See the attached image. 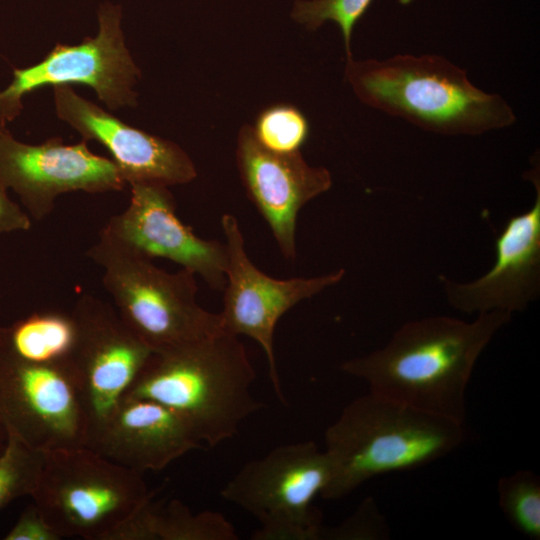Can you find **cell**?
<instances>
[{
    "label": "cell",
    "mask_w": 540,
    "mask_h": 540,
    "mask_svg": "<svg viewBox=\"0 0 540 540\" xmlns=\"http://www.w3.org/2000/svg\"><path fill=\"white\" fill-rule=\"evenodd\" d=\"M53 89L59 119L77 130L83 140L102 144L128 185L152 182L170 186L191 182L197 176L193 161L176 143L122 122L77 95L69 85Z\"/></svg>",
    "instance_id": "16"
},
{
    "label": "cell",
    "mask_w": 540,
    "mask_h": 540,
    "mask_svg": "<svg viewBox=\"0 0 540 540\" xmlns=\"http://www.w3.org/2000/svg\"><path fill=\"white\" fill-rule=\"evenodd\" d=\"M232 523L221 513H193L181 501L143 503L108 540H237Z\"/></svg>",
    "instance_id": "18"
},
{
    "label": "cell",
    "mask_w": 540,
    "mask_h": 540,
    "mask_svg": "<svg viewBox=\"0 0 540 540\" xmlns=\"http://www.w3.org/2000/svg\"><path fill=\"white\" fill-rule=\"evenodd\" d=\"M0 184L37 221L52 212L61 194L119 191L127 185L114 162L91 152L85 140L65 145L61 138H50L32 145L8 129L0 136Z\"/></svg>",
    "instance_id": "12"
},
{
    "label": "cell",
    "mask_w": 540,
    "mask_h": 540,
    "mask_svg": "<svg viewBox=\"0 0 540 540\" xmlns=\"http://www.w3.org/2000/svg\"><path fill=\"white\" fill-rule=\"evenodd\" d=\"M536 168L527 178L536 197L527 211L511 216L495 237V263L467 283L441 277L449 304L464 313L524 311L540 292V181Z\"/></svg>",
    "instance_id": "15"
},
{
    "label": "cell",
    "mask_w": 540,
    "mask_h": 540,
    "mask_svg": "<svg viewBox=\"0 0 540 540\" xmlns=\"http://www.w3.org/2000/svg\"><path fill=\"white\" fill-rule=\"evenodd\" d=\"M330 478L328 456L313 441L284 444L241 467L221 497L257 519L253 540H320L325 526L313 501Z\"/></svg>",
    "instance_id": "7"
},
{
    "label": "cell",
    "mask_w": 540,
    "mask_h": 540,
    "mask_svg": "<svg viewBox=\"0 0 540 540\" xmlns=\"http://www.w3.org/2000/svg\"><path fill=\"white\" fill-rule=\"evenodd\" d=\"M153 495L142 473L79 446L45 451L31 497L61 538L108 540Z\"/></svg>",
    "instance_id": "6"
},
{
    "label": "cell",
    "mask_w": 540,
    "mask_h": 540,
    "mask_svg": "<svg viewBox=\"0 0 540 540\" xmlns=\"http://www.w3.org/2000/svg\"><path fill=\"white\" fill-rule=\"evenodd\" d=\"M373 0H296L291 17L308 30H316L331 21L339 27L346 52L352 59L351 39L356 23L368 10Z\"/></svg>",
    "instance_id": "23"
},
{
    "label": "cell",
    "mask_w": 540,
    "mask_h": 540,
    "mask_svg": "<svg viewBox=\"0 0 540 540\" xmlns=\"http://www.w3.org/2000/svg\"><path fill=\"white\" fill-rule=\"evenodd\" d=\"M6 440H7V433L3 429V427L0 425V453L2 452V450L5 447Z\"/></svg>",
    "instance_id": "27"
},
{
    "label": "cell",
    "mask_w": 540,
    "mask_h": 540,
    "mask_svg": "<svg viewBox=\"0 0 540 540\" xmlns=\"http://www.w3.org/2000/svg\"><path fill=\"white\" fill-rule=\"evenodd\" d=\"M71 312L78 330L73 368L89 433L123 398L153 349L110 304L93 295L80 296Z\"/></svg>",
    "instance_id": "13"
},
{
    "label": "cell",
    "mask_w": 540,
    "mask_h": 540,
    "mask_svg": "<svg viewBox=\"0 0 540 540\" xmlns=\"http://www.w3.org/2000/svg\"><path fill=\"white\" fill-rule=\"evenodd\" d=\"M345 78L363 104L428 132L474 136L516 121L501 95L476 87L465 69L437 54L352 58Z\"/></svg>",
    "instance_id": "2"
},
{
    "label": "cell",
    "mask_w": 540,
    "mask_h": 540,
    "mask_svg": "<svg viewBox=\"0 0 540 540\" xmlns=\"http://www.w3.org/2000/svg\"><path fill=\"white\" fill-rule=\"evenodd\" d=\"M4 540H59L61 536L43 517L38 507H26L15 524L4 535Z\"/></svg>",
    "instance_id": "25"
},
{
    "label": "cell",
    "mask_w": 540,
    "mask_h": 540,
    "mask_svg": "<svg viewBox=\"0 0 540 540\" xmlns=\"http://www.w3.org/2000/svg\"><path fill=\"white\" fill-rule=\"evenodd\" d=\"M86 447L139 473L160 471L202 447L192 428L170 408L150 399L123 397L91 429Z\"/></svg>",
    "instance_id": "17"
},
{
    "label": "cell",
    "mask_w": 540,
    "mask_h": 540,
    "mask_svg": "<svg viewBox=\"0 0 540 540\" xmlns=\"http://www.w3.org/2000/svg\"><path fill=\"white\" fill-rule=\"evenodd\" d=\"M389 535L388 525L372 498L365 499L347 519L334 527H324L326 540H375Z\"/></svg>",
    "instance_id": "24"
},
{
    "label": "cell",
    "mask_w": 540,
    "mask_h": 540,
    "mask_svg": "<svg viewBox=\"0 0 540 540\" xmlns=\"http://www.w3.org/2000/svg\"><path fill=\"white\" fill-rule=\"evenodd\" d=\"M98 22L95 37H86L77 45L57 44L37 64L13 70L12 81L0 91V117L4 121L20 115L26 94L49 85H87L112 110L136 105L133 87L140 70L124 42L120 6L101 5Z\"/></svg>",
    "instance_id": "8"
},
{
    "label": "cell",
    "mask_w": 540,
    "mask_h": 540,
    "mask_svg": "<svg viewBox=\"0 0 540 540\" xmlns=\"http://www.w3.org/2000/svg\"><path fill=\"white\" fill-rule=\"evenodd\" d=\"M130 185L126 209L112 216L100 231L117 247L146 258H164L201 277L212 289L226 284L225 242L197 236L176 214L168 186L152 182Z\"/></svg>",
    "instance_id": "11"
},
{
    "label": "cell",
    "mask_w": 540,
    "mask_h": 540,
    "mask_svg": "<svg viewBox=\"0 0 540 540\" xmlns=\"http://www.w3.org/2000/svg\"><path fill=\"white\" fill-rule=\"evenodd\" d=\"M511 317L490 311L472 322L449 316L412 320L384 347L349 359L340 368L365 381L370 392L464 424L476 362Z\"/></svg>",
    "instance_id": "1"
},
{
    "label": "cell",
    "mask_w": 540,
    "mask_h": 540,
    "mask_svg": "<svg viewBox=\"0 0 540 540\" xmlns=\"http://www.w3.org/2000/svg\"><path fill=\"white\" fill-rule=\"evenodd\" d=\"M87 256L103 269L104 288L122 320L153 350L223 331L219 313L199 305L193 272H167L101 235Z\"/></svg>",
    "instance_id": "5"
},
{
    "label": "cell",
    "mask_w": 540,
    "mask_h": 540,
    "mask_svg": "<svg viewBox=\"0 0 540 540\" xmlns=\"http://www.w3.org/2000/svg\"><path fill=\"white\" fill-rule=\"evenodd\" d=\"M30 228L28 213L9 197L8 190L0 184V234L28 231Z\"/></svg>",
    "instance_id": "26"
},
{
    "label": "cell",
    "mask_w": 540,
    "mask_h": 540,
    "mask_svg": "<svg viewBox=\"0 0 540 540\" xmlns=\"http://www.w3.org/2000/svg\"><path fill=\"white\" fill-rule=\"evenodd\" d=\"M45 452L7 434L0 453V511L17 498L32 496L38 487Z\"/></svg>",
    "instance_id": "21"
},
{
    "label": "cell",
    "mask_w": 540,
    "mask_h": 540,
    "mask_svg": "<svg viewBox=\"0 0 540 540\" xmlns=\"http://www.w3.org/2000/svg\"><path fill=\"white\" fill-rule=\"evenodd\" d=\"M464 438L462 423L369 391L346 405L325 431L331 478L321 497L341 499L379 475L432 463Z\"/></svg>",
    "instance_id": "4"
},
{
    "label": "cell",
    "mask_w": 540,
    "mask_h": 540,
    "mask_svg": "<svg viewBox=\"0 0 540 540\" xmlns=\"http://www.w3.org/2000/svg\"><path fill=\"white\" fill-rule=\"evenodd\" d=\"M498 503L511 526L532 540L540 539V478L531 470L503 476L497 484Z\"/></svg>",
    "instance_id": "20"
},
{
    "label": "cell",
    "mask_w": 540,
    "mask_h": 540,
    "mask_svg": "<svg viewBox=\"0 0 540 540\" xmlns=\"http://www.w3.org/2000/svg\"><path fill=\"white\" fill-rule=\"evenodd\" d=\"M77 335L71 311L36 310L0 327V350L29 363L73 368Z\"/></svg>",
    "instance_id": "19"
},
{
    "label": "cell",
    "mask_w": 540,
    "mask_h": 540,
    "mask_svg": "<svg viewBox=\"0 0 540 540\" xmlns=\"http://www.w3.org/2000/svg\"><path fill=\"white\" fill-rule=\"evenodd\" d=\"M255 378L242 342L220 331L153 350L123 397L146 398L170 408L201 443L213 448L234 437L261 408L251 392Z\"/></svg>",
    "instance_id": "3"
},
{
    "label": "cell",
    "mask_w": 540,
    "mask_h": 540,
    "mask_svg": "<svg viewBox=\"0 0 540 540\" xmlns=\"http://www.w3.org/2000/svg\"><path fill=\"white\" fill-rule=\"evenodd\" d=\"M266 149L282 154L299 152L309 136V123L295 106L276 104L263 109L252 127Z\"/></svg>",
    "instance_id": "22"
},
{
    "label": "cell",
    "mask_w": 540,
    "mask_h": 540,
    "mask_svg": "<svg viewBox=\"0 0 540 540\" xmlns=\"http://www.w3.org/2000/svg\"><path fill=\"white\" fill-rule=\"evenodd\" d=\"M221 226L227 250L226 284L221 328L234 336L255 340L265 353L269 378L283 401L274 354V330L279 319L299 302L338 284L344 269L315 277L276 279L258 269L249 259L237 219L224 214Z\"/></svg>",
    "instance_id": "10"
},
{
    "label": "cell",
    "mask_w": 540,
    "mask_h": 540,
    "mask_svg": "<svg viewBox=\"0 0 540 540\" xmlns=\"http://www.w3.org/2000/svg\"><path fill=\"white\" fill-rule=\"evenodd\" d=\"M0 425L44 452L85 446L88 417L73 368L0 350Z\"/></svg>",
    "instance_id": "9"
},
{
    "label": "cell",
    "mask_w": 540,
    "mask_h": 540,
    "mask_svg": "<svg viewBox=\"0 0 540 540\" xmlns=\"http://www.w3.org/2000/svg\"><path fill=\"white\" fill-rule=\"evenodd\" d=\"M236 162L245 191L269 226L281 254L294 260L298 213L331 188V173L325 167L309 165L300 151L282 154L266 149L250 125H243L238 132Z\"/></svg>",
    "instance_id": "14"
},
{
    "label": "cell",
    "mask_w": 540,
    "mask_h": 540,
    "mask_svg": "<svg viewBox=\"0 0 540 540\" xmlns=\"http://www.w3.org/2000/svg\"><path fill=\"white\" fill-rule=\"evenodd\" d=\"M6 121H4L1 117H0V136L2 135V133L7 129L6 127Z\"/></svg>",
    "instance_id": "28"
}]
</instances>
